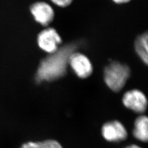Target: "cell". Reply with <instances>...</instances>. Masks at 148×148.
I'll return each mask as SVG.
<instances>
[{"instance_id":"cell-6","label":"cell","mask_w":148,"mask_h":148,"mask_svg":"<svg viewBox=\"0 0 148 148\" xmlns=\"http://www.w3.org/2000/svg\"><path fill=\"white\" fill-rule=\"evenodd\" d=\"M69 64L75 74L81 78H86L92 73L93 67L89 59L81 53H72Z\"/></svg>"},{"instance_id":"cell-10","label":"cell","mask_w":148,"mask_h":148,"mask_svg":"<svg viewBox=\"0 0 148 148\" xmlns=\"http://www.w3.org/2000/svg\"><path fill=\"white\" fill-rule=\"evenodd\" d=\"M19 148H63L57 140L48 139L42 142H28L24 143Z\"/></svg>"},{"instance_id":"cell-8","label":"cell","mask_w":148,"mask_h":148,"mask_svg":"<svg viewBox=\"0 0 148 148\" xmlns=\"http://www.w3.org/2000/svg\"><path fill=\"white\" fill-rule=\"evenodd\" d=\"M134 137L138 140L147 142L148 139V120L146 116L138 117L134 122Z\"/></svg>"},{"instance_id":"cell-11","label":"cell","mask_w":148,"mask_h":148,"mask_svg":"<svg viewBox=\"0 0 148 148\" xmlns=\"http://www.w3.org/2000/svg\"><path fill=\"white\" fill-rule=\"evenodd\" d=\"M51 2L60 7H66L70 5L73 0H51Z\"/></svg>"},{"instance_id":"cell-2","label":"cell","mask_w":148,"mask_h":148,"mask_svg":"<svg viewBox=\"0 0 148 148\" xmlns=\"http://www.w3.org/2000/svg\"><path fill=\"white\" fill-rule=\"evenodd\" d=\"M130 75V70L125 64L114 62L104 70V80L111 90L118 92L125 85Z\"/></svg>"},{"instance_id":"cell-3","label":"cell","mask_w":148,"mask_h":148,"mask_svg":"<svg viewBox=\"0 0 148 148\" xmlns=\"http://www.w3.org/2000/svg\"><path fill=\"white\" fill-rule=\"evenodd\" d=\"M62 38L53 27H48L40 32L37 37V43L39 47L49 53L55 52L59 45L62 43Z\"/></svg>"},{"instance_id":"cell-5","label":"cell","mask_w":148,"mask_h":148,"mask_svg":"<svg viewBox=\"0 0 148 148\" xmlns=\"http://www.w3.org/2000/svg\"><path fill=\"white\" fill-rule=\"evenodd\" d=\"M122 101L126 108L138 113L144 112L147 108V98L139 90L127 92L123 97Z\"/></svg>"},{"instance_id":"cell-1","label":"cell","mask_w":148,"mask_h":148,"mask_svg":"<svg viewBox=\"0 0 148 148\" xmlns=\"http://www.w3.org/2000/svg\"><path fill=\"white\" fill-rule=\"evenodd\" d=\"M76 48L75 44L68 45L43 59L35 76L36 82L38 84L43 81H52L63 76L66 72L69 58Z\"/></svg>"},{"instance_id":"cell-12","label":"cell","mask_w":148,"mask_h":148,"mask_svg":"<svg viewBox=\"0 0 148 148\" xmlns=\"http://www.w3.org/2000/svg\"><path fill=\"white\" fill-rule=\"evenodd\" d=\"M112 1L117 4H123V3H128L131 0H112Z\"/></svg>"},{"instance_id":"cell-9","label":"cell","mask_w":148,"mask_h":148,"mask_svg":"<svg viewBox=\"0 0 148 148\" xmlns=\"http://www.w3.org/2000/svg\"><path fill=\"white\" fill-rule=\"evenodd\" d=\"M148 34L145 33L138 37L135 42V49L144 63L148 62Z\"/></svg>"},{"instance_id":"cell-4","label":"cell","mask_w":148,"mask_h":148,"mask_svg":"<svg viewBox=\"0 0 148 148\" xmlns=\"http://www.w3.org/2000/svg\"><path fill=\"white\" fill-rule=\"evenodd\" d=\"M30 12L35 21L43 26L48 25L54 18L53 8L45 2L34 3L30 7Z\"/></svg>"},{"instance_id":"cell-7","label":"cell","mask_w":148,"mask_h":148,"mask_svg":"<svg viewBox=\"0 0 148 148\" xmlns=\"http://www.w3.org/2000/svg\"><path fill=\"white\" fill-rule=\"evenodd\" d=\"M101 133L104 138L110 142H120L126 139L127 137L126 129L118 121L105 123L101 128Z\"/></svg>"},{"instance_id":"cell-13","label":"cell","mask_w":148,"mask_h":148,"mask_svg":"<svg viewBox=\"0 0 148 148\" xmlns=\"http://www.w3.org/2000/svg\"><path fill=\"white\" fill-rule=\"evenodd\" d=\"M125 148H142L140 147L137 145H135V144H132V145H128L126 147H125Z\"/></svg>"}]
</instances>
